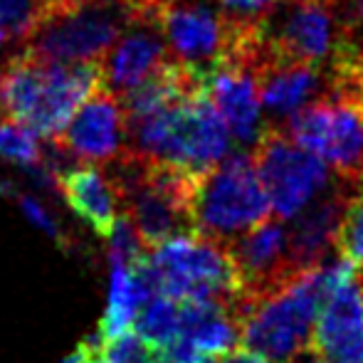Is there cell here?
<instances>
[{
    "label": "cell",
    "instance_id": "ac0fdd59",
    "mask_svg": "<svg viewBox=\"0 0 363 363\" xmlns=\"http://www.w3.org/2000/svg\"><path fill=\"white\" fill-rule=\"evenodd\" d=\"M186 339L201 349L206 359L225 356L238 346L240 324L233 306L220 301H183L181 304V331Z\"/></svg>",
    "mask_w": 363,
    "mask_h": 363
},
{
    "label": "cell",
    "instance_id": "7402d4cb",
    "mask_svg": "<svg viewBox=\"0 0 363 363\" xmlns=\"http://www.w3.org/2000/svg\"><path fill=\"white\" fill-rule=\"evenodd\" d=\"M109 240V262L111 264H119V267H126V269H134L141 259L146 257V245L141 242L139 233H136L134 223L131 218L126 216H119L111 228V233L106 235Z\"/></svg>",
    "mask_w": 363,
    "mask_h": 363
},
{
    "label": "cell",
    "instance_id": "4fadbf2b",
    "mask_svg": "<svg viewBox=\"0 0 363 363\" xmlns=\"http://www.w3.org/2000/svg\"><path fill=\"white\" fill-rule=\"evenodd\" d=\"M309 349L329 363H363V284L356 272L324 294Z\"/></svg>",
    "mask_w": 363,
    "mask_h": 363
},
{
    "label": "cell",
    "instance_id": "8fae6325",
    "mask_svg": "<svg viewBox=\"0 0 363 363\" xmlns=\"http://www.w3.org/2000/svg\"><path fill=\"white\" fill-rule=\"evenodd\" d=\"M208 99L223 116L230 136L242 146H255L267 126H262V101L250 55H225L206 77Z\"/></svg>",
    "mask_w": 363,
    "mask_h": 363
},
{
    "label": "cell",
    "instance_id": "3957f363",
    "mask_svg": "<svg viewBox=\"0 0 363 363\" xmlns=\"http://www.w3.org/2000/svg\"><path fill=\"white\" fill-rule=\"evenodd\" d=\"M129 28V0H40L23 50L50 62H99Z\"/></svg>",
    "mask_w": 363,
    "mask_h": 363
},
{
    "label": "cell",
    "instance_id": "4316f807",
    "mask_svg": "<svg viewBox=\"0 0 363 363\" xmlns=\"http://www.w3.org/2000/svg\"><path fill=\"white\" fill-rule=\"evenodd\" d=\"M220 8L233 13V18H242V20H259L262 13L277 8L282 0H218Z\"/></svg>",
    "mask_w": 363,
    "mask_h": 363
},
{
    "label": "cell",
    "instance_id": "8992f818",
    "mask_svg": "<svg viewBox=\"0 0 363 363\" xmlns=\"http://www.w3.org/2000/svg\"><path fill=\"white\" fill-rule=\"evenodd\" d=\"M289 139L319 156L344 186L363 183V101L334 94L289 116Z\"/></svg>",
    "mask_w": 363,
    "mask_h": 363
},
{
    "label": "cell",
    "instance_id": "d6a6232c",
    "mask_svg": "<svg viewBox=\"0 0 363 363\" xmlns=\"http://www.w3.org/2000/svg\"><path fill=\"white\" fill-rule=\"evenodd\" d=\"M89 363H104V361H101V356H99V359H91Z\"/></svg>",
    "mask_w": 363,
    "mask_h": 363
},
{
    "label": "cell",
    "instance_id": "603a6c76",
    "mask_svg": "<svg viewBox=\"0 0 363 363\" xmlns=\"http://www.w3.org/2000/svg\"><path fill=\"white\" fill-rule=\"evenodd\" d=\"M0 156L18 161L23 166H35L43 156V146L38 141V134L18 121H0Z\"/></svg>",
    "mask_w": 363,
    "mask_h": 363
},
{
    "label": "cell",
    "instance_id": "5bb4252c",
    "mask_svg": "<svg viewBox=\"0 0 363 363\" xmlns=\"http://www.w3.org/2000/svg\"><path fill=\"white\" fill-rule=\"evenodd\" d=\"M349 191L351 188L336 178V186H331L324 196L311 201L304 211L291 218V225L287 228V242L291 267L296 272L319 267L321 262L329 259Z\"/></svg>",
    "mask_w": 363,
    "mask_h": 363
},
{
    "label": "cell",
    "instance_id": "ffe728a7",
    "mask_svg": "<svg viewBox=\"0 0 363 363\" xmlns=\"http://www.w3.org/2000/svg\"><path fill=\"white\" fill-rule=\"evenodd\" d=\"M136 334L151 349H163L181 331V304L166 294H153L136 314Z\"/></svg>",
    "mask_w": 363,
    "mask_h": 363
},
{
    "label": "cell",
    "instance_id": "d4e9b609",
    "mask_svg": "<svg viewBox=\"0 0 363 363\" xmlns=\"http://www.w3.org/2000/svg\"><path fill=\"white\" fill-rule=\"evenodd\" d=\"M104 363H156L153 349L136 331H124L104 344L101 351Z\"/></svg>",
    "mask_w": 363,
    "mask_h": 363
},
{
    "label": "cell",
    "instance_id": "52a82bcc",
    "mask_svg": "<svg viewBox=\"0 0 363 363\" xmlns=\"http://www.w3.org/2000/svg\"><path fill=\"white\" fill-rule=\"evenodd\" d=\"M252 161L277 220H291L331 188V168L277 126L262 131Z\"/></svg>",
    "mask_w": 363,
    "mask_h": 363
},
{
    "label": "cell",
    "instance_id": "30bf717a",
    "mask_svg": "<svg viewBox=\"0 0 363 363\" xmlns=\"http://www.w3.org/2000/svg\"><path fill=\"white\" fill-rule=\"evenodd\" d=\"M60 146L82 163H111L126 151L129 131L121 99L106 86L96 89L72 114L69 124L55 136Z\"/></svg>",
    "mask_w": 363,
    "mask_h": 363
},
{
    "label": "cell",
    "instance_id": "6da1fadb",
    "mask_svg": "<svg viewBox=\"0 0 363 363\" xmlns=\"http://www.w3.org/2000/svg\"><path fill=\"white\" fill-rule=\"evenodd\" d=\"M126 148L203 176L230 153V131L208 99V91L126 121Z\"/></svg>",
    "mask_w": 363,
    "mask_h": 363
},
{
    "label": "cell",
    "instance_id": "9c48e42d",
    "mask_svg": "<svg viewBox=\"0 0 363 363\" xmlns=\"http://www.w3.org/2000/svg\"><path fill=\"white\" fill-rule=\"evenodd\" d=\"M339 30L326 0H289L282 13L262 18V43L272 57L319 67L331 60Z\"/></svg>",
    "mask_w": 363,
    "mask_h": 363
},
{
    "label": "cell",
    "instance_id": "83f0119b",
    "mask_svg": "<svg viewBox=\"0 0 363 363\" xmlns=\"http://www.w3.org/2000/svg\"><path fill=\"white\" fill-rule=\"evenodd\" d=\"M220 363H274V361L264 359V356L255 354L250 349H233L230 354L220 356Z\"/></svg>",
    "mask_w": 363,
    "mask_h": 363
},
{
    "label": "cell",
    "instance_id": "cb8c5ba5",
    "mask_svg": "<svg viewBox=\"0 0 363 363\" xmlns=\"http://www.w3.org/2000/svg\"><path fill=\"white\" fill-rule=\"evenodd\" d=\"M40 0H0V23H3L5 43L18 40L25 43L38 15Z\"/></svg>",
    "mask_w": 363,
    "mask_h": 363
},
{
    "label": "cell",
    "instance_id": "836d02e7",
    "mask_svg": "<svg viewBox=\"0 0 363 363\" xmlns=\"http://www.w3.org/2000/svg\"><path fill=\"white\" fill-rule=\"evenodd\" d=\"M203 363H211V361H203Z\"/></svg>",
    "mask_w": 363,
    "mask_h": 363
},
{
    "label": "cell",
    "instance_id": "ba28073f",
    "mask_svg": "<svg viewBox=\"0 0 363 363\" xmlns=\"http://www.w3.org/2000/svg\"><path fill=\"white\" fill-rule=\"evenodd\" d=\"M240 25H242V18L218 13L211 5L198 3V0L168 5L158 18L166 48H171L178 62L201 69L206 77L208 69L233 50Z\"/></svg>",
    "mask_w": 363,
    "mask_h": 363
},
{
    "label": "cell",
    "instance_id": "277c9868",
    "mask_svg": "<svg viewBox=\"0 0 363 363\" xmlns=\"http://www.w3.org/2000/svg\"><path fill=\"white\" fill-rule=\"evenodd\" d=\"M158 294L176 301H220L235 306L242 294L228 247L206 235H181L146 252Z\"/></svg>",
    "mask_w": 363,
    "mask_h": 363
},
{
    "label": "cell",
    "instance_id": "f546056e",
    "mask_svg": "<svg viewBox=\"0 0 363 363\" xmlns=\"http://www.w3.org/2000/svg\"><path fill=\"white\" fill-rule=\"evenodd\" d=\"M91 359H99V356H91L84 346H79V349H77V354H72L69 359H65L62 363H89Z\"/></svg>",
    "mask_w": 363,
    "mask_h": 363
},
{
    "label": "cell",
    "instance_id": "e0dca14e",
    "mask_svg": "<svg viewBox=\"0 0 363 363\" xmlns=\"http://www.w3.org/2000/svg\"><path fill=\"white\" fill-rule=\"evenodd\" d=\"M60 193L77 216L84 218L101 238L111 233L116 218H119L116 213L119 198H116L114 186L104 171L94 168L91 163L74 166L72 171L60 178Z\"/></svg>",
    "mask_w": 363,
    "mask_h": 363
},
{
    "label": "cell",
    "instance_id": "484cf974",
    "mask_svg": "<svg viewBox=\"0 0 363 363\" xmlns=\"http://www.w3.org/2000/svg\"><path fill=\"white\" fill-rule=\"evenodd\" d=\"M15 201L20 203V211H23V216L28 218L30 223L35 225V228L45 230V233H48L50 238H60L57 220L52 218V213H50L48 208H45L43 203L38 201V198H33V196H20V193H15Z\"/></svg>",
    "mask_w": 363,
    "mask_h": 363
},
{
    "label": "cell",
    "instance_id": "4dcf8cb0",
    "mask_svg": "<svg viewBox=\"0 0 363 363\" xmlns=\"http://www.w3.org/2000/svg\"><path fill=\"white\" fill-rule=\"evenodd\" d=\"M148 5H153V8H168V5H176V3H183V0H146Z\"/></svg>",
    "mask_w": 363,
    "mask_h": 363
},
{
    "label": "cell",
    "instance_id": "5b68a950",
    "mask_svg": "<svg viewBox=\"0 0 363 363\" xmlns=\"http://www.w3.org/2000/svg\"><path fill=\"white\" fill-rule=\"evenodd\" d=\"M267 193L252 156L233 153L198 178L193 198V233L230 242L269 218Z\"/></svg>",
    "mask_w": 363,
    "mask_h": 363
},
{
    "label": "cell",
    "instance_id": "44dd1931",
    "mask_svg": "<svg viewBox=\"0 0 363 363\" xmlns=\"http://www.w3.org/2000/svg\"><path fill=\"white\" fill-rule=\"evenodd\" d=\"M334 247L339 257L354 264L356 272L363 269V183L349 191Z\"/></svg>",
    "mask_w": 363,
    "mask_h": 363
},
{
    "label": "cell",
    "instance_id": "d6986e66",
    "mask_svg": "<svg viewBox=\"0 0 363 363\" xmlns=\"http://www.w3.org/2000/svg\"><path fill=\"white\" fill-rule=\"evenodd\" d=\"M146 299H151V296H148V291L136 279L134 269L111 264L109 304H106V314L101 319V336L109 341L114 336L129 331V326L134 324L136 314H139L141 304Z\"/></svg>",
    "mask_w": 363,
    "mask_h": 363
},
{
    "label": "cell",
    "instance_id": "1f68e13d",
    "mask_svg": "<svg viewBox=\"0 0 363 363\" xmlns=\"http://www.w3.org/2000/svg\"><path fill=\"white\" fill-rule=\"evenodd\" d=\"M0 43H5V33H3V23H0Z\"/></svg>",
    "mask_w": 363,
    "mask_h": 363
},
{
    "label": "cell",
    "instance_id": "2e32d148",
    "mask_svg": "<svg viewBox=\"0 0 363 363\" xmlns=\"http://www.w3.org/2000/svg\"><path fill=\"white\" fill-rule=\"evenodd\" d=\"M252 69L255 79H257L259 101L277 119H289L291 114L304 109L321 86L319 67L272 57L264 50V43L259 45Z\"/></svg>",
    "mask_w": 363,
    "mask_h": 363
},
{
    "label": "cell",
    "instance_id": "7a4b0ae2",
    "mask_svg": "<svg viewBox=\"0 0 363 363\" xmlns=\"http://www.w3.org/2000/svg\"><path fill=\"white\" fill-rule=\"evenodd\" d=\"M321 301V264L294 274L289 282L264 296L240 294L233 306L240 324V341L264 359L287 363L291 356L309 346Z\"/></svg>",
    "mask_w": 363,
    "mask_h": 363
},
{
    "label": "cell",
    "instance_id": "f1b7e54d",
    "mask_svg": "<svg viewBox=\"0 0 363 363\" xmlns=\"http://www.w3.org/2000/svg\"><path fill=\"white\" fill-rule=\"evenodd\" d=\"M287 363H329V361H326L321 354H316L314 349H309V346H306L304 351H299L296 356H291Z\"/></svg>",
    "mask_w": 363,
    "mask_h": 363
},
{
    "label": "cell",
    "instance_id": "9a60e30c",
    "mask_svg": "<svg viewBox=\"0 0 363 363\" xmlns=\"http://www.w3.org/2000/svg\"><path fill=\"white\" fill-rule=\"evenodd\" d=\"M163 62H166V40L158 23H134L101 57L104 86L119 96L141 84Z\"/></svg>",
    "mask_w": 363,
    "mask_h": 363
},
{
    "label": "cell",
    "instance_id": "7c38bea8",
    "mask_svg": "<svg viewBox=\"0 0 363 363\" xmlns=\"http://www.w3.org/2000/svg\"><path fill=\"white\" fill-rule=\"evenodd\" d=\"M225 247L238 269L242 296H264L299 274L291 267L287 225L282 220H264L225 242Z\"/></svg>",
    "mask_w": 363,
    "mask_h": 363
}]
</instances>
